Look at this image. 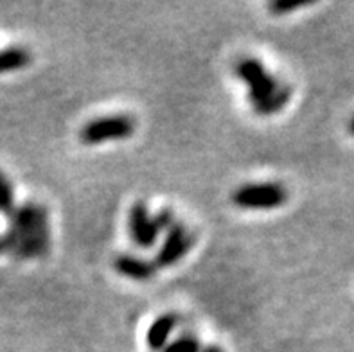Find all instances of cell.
Segmentation results:
<instances>
[{
  "label": "cell",
  "mask_w": 354,
  "mask_h": 352,
  "mask_svg": "<svg viewBox=\"0 0 354 352\" xmlns=\"http://www.w3.org/2000/svg\"><path fill=\"white\" fill-rule=\"evenodd\" d=\"M0 239L2 250L17 261L44 257L50 246L49 210L35 201L15 207L8 216V230Z\"/></svg>",
  "instance_id": "obj_1"
},
{
  "label": "cell",
  "mask_w": 354,
  "mask_h": 352,
  "mask_svg": "<svg viewBox=\"0 0 354 352\" xmlns=\"http://www.w3.org/2000/svg\"><path fill=\"white\" fill-rule=\"evenodd\" d=\"M234 74L247 85L248 101L257 115H275L286 106L292 98V86L272 76L259 59H239L234 67Z\"/></svg>",
  "instance_id": "obj_2"
},
{
  "label": "cell",
  "mask_w": 354,
  "mask_h": 352,
  "mask_svg": "<svg viewBox=\"0 0 354 352\" xmlns=\"http://www.w3.org/2000/svg\"><path fill=\"white\" fill-rule=\"evenodd\" d=\"M288 201V191L279 182L245 183L232 192V203L245 210H272Z\"/></svg>",
  "instance_id": "obj_3"
},
{
  "label": "cell",
  "mask_w": 354,
  "mask_h": 352,
  "mask_svg": "<svg viewBox=\"0 0 354 352\" xmlns=\"http://www.w3.org/2000/svg\"><path fill=\"white\" fill-rule=\"evenodd\" d=\"M137 129V122L131 115L117 113V115L99 117V119L86 122L80 131L83 144L97 146V144L110 142V140H124L130 138Z\"/></svg>",
  "instance_id": "obj_4"
},
{
  "label": "cell",
  "mask_w": 354,
  "mask_h": 352,
  "mask_svg": "<svg viewBox=\"0 0 354 352\" xmlns=\"http://www.w3.org/2000/svg\"><path fill=\"white\" fill-rule=\"evenodd\" d=\"M194 245V234H191L182 223L176 221L173 227L166 232V239L160 250L157 252V257L153 261L155 268H169L180 263L189 254V250Z\"/></svg>",
  "instance_id": "obj_5"
},
{
  "label": "cell",
  "mask_w": 354,
  "mask_h": 352,
  "mask_svg": "<svg viewBox=\"0 0 354 352\" xmlns=\"http://www.w3.org/2000/svg\"><path fill=\"white\" fill-rule=\"evenodd\" d=\"M128 232L135 245L142 250L153 248L157 243L160 228L144 201H137L131 205L130 212H128Z\"/></svg>",
  "instance_id": "obj_6"
},
{
  "label": "cell",
  "mask_w": 354,
  "mask_h": 352,
  "mask_svg": "<svg viewBox=\"0 0 354 352\" xmlns=\"http://www.w3.org/2000/svg\"><path fill=\"white\" fill-rule=\"evenodd\" d=\"M113 268L119 275L126 277V279H131V281L142 282L149 281L157 268L153 264V261L148 259H142L139 255L133 254H121L113 259Z\"/></svg>",
  "instance_id": "obj_7"
},
{
  "label": "cell",
  "mask_w": 354,
  "mask_h": 352,
  "mask_svg": "<svg viewBox=\"0 0 354 352\" xmlns=\"http://www.w3.org/2000/svg\"><path fill=\"white\" fill-rule=\"evenodd\" d=\"M178 315L175 313H164L157 320L149 326L148 333H146V344H148L151 352H162L169 344L171 335L175 333L178 327Z\"/></svg>",
  "instance_id": "obj_8"
},
{
  "label": "cell",
  "mask_w": 354,
  "mask_h": 352,
  "mask_svg": "<svg viewBox=\"0 0 354 352\" xmlns=\"http://www.w3.org/2000/svg\"><path fill=\"white\" fill-rule=\"evenodd\" d=\"M32 62V54L26 47H8L0 50V74L26 68Z\"/></svg>",
  "instance_id": "obj_9"
},
{
  "label": "cell",
  "mask_w": 354,
  "mask_h": 352,
  "mask_svg": "<svg viewBox=\"0 0 354 352\" xmlns=\"http://www.w3.org/2000/svg\"><path fill=\"white\" fill-rule=\"evenodd\" d=\"M202 351V344H200V340L196 338L191 333H184V335H180L175 342H171V344L166 345V349L162 352H200Z\"/></svg>",
  "instance_id": "obj_10"
},
{
  "label": "cell",
  "mask_w": 354,
  "mask_h": 352,
  "mask_svg": "<svg viewBox=\"0 0 354 352\" xmlns=\"http://www.w3.org/2000/svg\"><path fill=\"white\" fill-rule=\"evenodd\" d=\"M15 209L13 185L8 178L0 180V214L9 216Z\"/></svg>",
  "instance_id": "obj_11"
},
{
  "label": "cell",
  "mask_w": 354,
  "mask_h": 352,
  "mask_svg": "<svg viewBox=\"0 0 354 352\" xmlns=\"http://www.w3.org/2000/svg\"><path fill=\"white\" fill-rule=\"evenodd\" d=\"M310 2H306V0H274V2H270L268 9L274 15H288L295 11V9H301L304 6H308Z\"/></svg>",
  "instance_id": "obj_12"
},
{
  "label": "cell",
  "mask_w": 354,
  "mask_h": 352,
  "mask_svg": "<svg viewBox=\"0 0 354 352\" xmlns=\"http://www.w3.org/2000/svg\"><path fill=\"white\" fill-rule=\"evenodd\" d=\"M153 216H155V221H157L158 228H160V232H167V230H169V228L176 223L175 214H173L169 209L158 210L157 214H153Z\"/></svg>",
  "instance_id": "obj_13"
},
{
  "label": "cell",
  "mask_w": 354,
  "mask_h": 352,
  "mask_svg": "<svg viewBox=\"0 0 354 352\" xmlns=\"http://www.w3.org/2000/svg\"><path fill=\"white\" fill-rule=\"evenodd\" d=\"M200 352H225V351L220 347V345L211 344V345H205V347L202 345V351H200Z\"/></svg>",
  "instance_id": "obj_14"
},
{
  "label": "cell",
  "mask_w": 354,
  "mask_h": 352,
  "mask_svg": "<svg viewBox=\"0 0 354 352\" xmlns=\"http://www.w3.org/2000/svg\"><path fill=\"white\" fill-rule=\"evenodd\" d=\"M349 131H351V135H354V117L349 120Z\"/></svg>",
  "instance_id": "obj_15"
},
{
  "label": "cell",
  "mask_w": 354,
  "mask_h": 352,
  "mask_svg": "<svg viewBox=\"0 0 354 352\" xmlns=\"http://www.w3.org/2000/svg\"><path fill=\"white\" fill-rule=\"evenodd\" d=\"M2 178H6V174L2 173V171H0V180H2Z\"/></svg>",
  "instance_id": "obj_16"
},
{
  "label": "cell",
  "mask_w": 354,
  "mask_h": 352,
  "mask_svg": "<svg viewBox=\"0 0 354 352\" xmlns=\"http://www.w3.org/2000/svg\"><path fill=\"white\" fill-rule=\"evenodd\" d=\"M2 252H4V250H2V239H0V254H2Z\"/></svg>",
  "instance_id": "obj_17"
}]
</instances>
